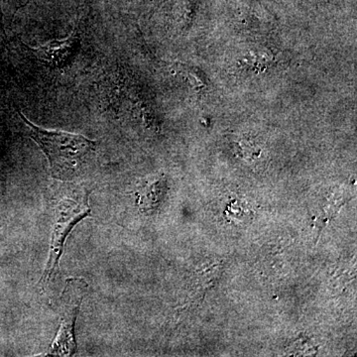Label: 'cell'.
Segmentation results:
<instances>
[{
	"label": "cell",
	"mask_w": 357,
	"mask_h": 357,
	"mask_svg": "<svg viewBox=\"0 0 357 357\" xmlns=\"http://www.w3.org/2000/svg\"><path fill=\"white\" fill-rule=\"evenodd\" d=\"M21 119L28 135L46 155L52 177L61 181L73 180L88 165L98 143L79 134L61 130H47L32 123L22 112Z\"/></svg>",
	"instance_id": "1"
},
{
	"label": "cell",
	"mask_w": 357,
	"mask_h": 357,
	"mask_svg": "<svg viewBox=\"0 0 357 357\" xmlns=\"http://www.w3.org/2000/svg\"><path fill=\"white\" fill-rule=\"evenodd\" d=\"M2 1H3V0H0V30L3 31V14H2Z\"/></svg>",
	"instance_id": "5"
},
{
	"label": "cell",
	"mask_w": 357,
	"mask_h": 357,
	"mask_svg": "<svg viewBox=\"0 0 357 357\" xmlns=\"http://www.w3.org/2000/svg\"><path fill=\"white\" fill-rule=\"evenodd\" d=\"M51 195L53 210L52 236L48 262L41 281L44 284L55 280L59 274L61 256L68 236L73 229L91 215L89 192L84 188L74 185H59Z\"/></svg>",
	"instance_id": "2"
},
{
	"label": "cell",
	"mask_w": 357,
	"mask_h": 357,
	"mask_svg": "<svg viewBox=\"0 0 357 357\" xmlns=\"http://www.w3.org/2000/svg\"><path fill=\"white\" fill-rule=\"evenodd\" d=\"M81 46V35L73 32L67 38L54 40L37 48H27L43 64L53 69H63L77 57Z\"/></svg>",
	"instance_id": "4"
},
{
	"label": "cell",
	"mask_w": 357,
	"mask_h": 357,
	"mask_svg": "<svg viewBox=\"0 0 357 357\" xmlns=\"http://www.w3.org/2000/svg\"><path fill=\"white\" fill-rule=\"evenodd\" d=\"M88 285L82 279H70L60 300V328L48 356H72L76 354L75 324Z\"/></svg>",
	"instance_id": "3"
}]
</instances>
